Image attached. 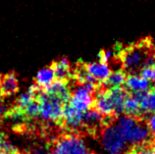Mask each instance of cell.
I'll use <instances>...</instances> for the list:
<instances>
[{"label":"cell","instance_id":"cell-23","mask_svg":"<svg viewBox=\"0 0 155 154\" xmlns=\"http://www.w3.org/2000/svg\"><path fill=\"white\" fill-rule=\"evenodd\" d=\"M115 57V52L113 50H105L102 51L101 53L99 54V59L101 62H104V63H108L110 61H112Z\"/></svg>","mask_w":155,"mask_h":154},{"label":"cell","instance_id":"cell-11","mask_svg":"<svg viewBox=\"0 0 155 154\" xmlns=\"http://www.w3.org/2000/svg\"><path fill=\"white\" fill-rule=\"evenodd\" d=\"M44 91L47 92L48 94L58 97L65 104L68 102L71 96L70 88L67 86V84L65 83V80H54L49 87L44 88Z\"/></svg>","mask_w":155,"mask_h":154},{"label":"cell","instance_id":"cell-19","mask_svg":"<svg viewBox=\"0 0 155 154\" xmlns=\"http://www.w3.org/2000/svg\"><path fill=\"white\" fill-rule=\"evenodd\" d=\"M126 78V74L122 71L111 72L108 78L104 80V86L109 90L114 87H121L125 84Z\"/></svg>","mask_w":155,"mask_h":154},{"label":"cell","instance_id":"cell-26","mask_svg":"<svg viewBox=\"0 0 155 154\" xmlns=\"http://www.w3.org/2000/svg\"><path fill=\"white\" fill-rule=\"evenodd\" d=\"M8 112V109H7V105L5 103V101H4V96L1 94V92H0V119L2 118V117L6 116Z\"/></svg>","mask_w":155,"mask_h":154},{"label":"cell","instance_id":"cell-31","mask_svg":"<svg viewBox=\"0 0 155 154\" xmlns=\"http://www.w3.org/2000/svg\"><path fill=\"white\" fill-rule=\"evenodd\" d=\"M152 151L155 154V140L153 141V143H152Z\"/></svg>","mask_w":155,"mask_h":154},{"label":"cell","instance_id":"cell-27","mask_svg":"<svg viewBox=\"0 0 155 154\" xmlns=\"http://www.w3.org/2000/svg\"><path fill=\"white\" fill-rule=\"evenodd\" d=\"M0 154H21V153H20L18 149L15 148L13 145H11L10 143H8L6 148L4 149V150Z\"/></svg>","mask_w":155,"mask_h":154},{"label":"cell","instance_id":"cell-6","mask_svg":"<svg viewBox=\"0 0 155 154\" xmlns=\"http://www.w3.org/2000/svg\"><path fill=\"white\" fill-rule=\"evenodd\" d=\"M93 103H94V99L92 97V93L85 90L83 84L75 87L68 101L69 105L83 113L91 109Z\"/></svg>","mask_w":155,"mask_h":154},{"label":"cell","instance_id":"cell-9","mask_svg":"<svg viewBox=\"0 0 155 154\" xmlns=\"http://www.w3.org/2000/svg\"><path fill=\"white\" fill-rule=\"evenodd\" d=\"M84 71L89 76H91L96 82H104L111 74V68L104 62H93L87 64L84 68Z\"/></svg>","mask_w":155,"mask_h":154},{"label":"cell","instance_id":"cell-13","mask_svg":"<svg viewBox=\"0 0 155 154\" xmlns=\"http://www.w3.org/2000/svg\"><path fill=\"white\" fill-rule=\"evenodd\" d=\"M19 84L15 74H7L0 78V92L3 96H9L18 91Z\"/></svg>","mask_w":155,"mask_h":154},{"label":"cell","instance_id":"cell-22","mask_svg":"<svg viewBox=\"0 0 155 154\" xmlns=\"http://www.w3.org/2000/svg\"><path fill=\"white\" fill-rule=\"evenodd\" d=\"M140 76L143 79L147 80L149 83H155V67L154 66H144L140 70Z\"/></svg>","mask_w":155,"mask_h":154},{"label":"cell","instance_id":"cell-3","mask_svg":"<svg viewBox=\"0 0 155 154\" xmlns=\"http://www.w3.org/2000/svg\"><path fill=\"white\" fill-rule=\"evenodd\" d=\"M100 143L106 153L122 154L127 149V141L115 125L106 126L100 133Z\"/></svg>","mask_w":155,"mask_h":154},{"label":"cell","instance_id":"cell-20","mask_svg":"<svg viewBox=\"0 0 155 154\" xmlns=\"http://www.w3.org/2000/svg\"><path fill=\"white\" fill-rule=\"evenodd\" d=\"M124 112L126 113V115L132 117H137L141 114L140 101L137 99V97L134 94L126 98L124 103Z\"/></svg>","mask_w":155,"mask_h":154},{"label":"cell","instance_id":"cell-29","mask_svg":"<svg viewBox=\"0 0 155 154\" xmlns=\"http://www.w3.org/2000/svg\"><path fill=\"white\" fill-rule=\"evenodd\" d=\"M31 154H47V149L44 146H35L31 150Z\"/></svg>","mask_w":155,"mask_h":154},{"label":"cell","instance_id":"cell-10","mask_svg":"<svg viewBox=\"0 0 155 154\" xmlns=\"http://www.w3.org/2000/svg\"><path fill=\"white\" fill-rule=\"evenodd\" d=\"M150 84L147 80L143 79L140 75L130 74L126 78L125 87L126 88L133 93L145 92L150 90Z\"/></svg>","mask_w":155,"mask_h":154},{"label":"cell","instance_id":"cell-17","mask_svg":"<svg viewBox=\"0 0 155 154\" xmlns=\"http://www.w3.org/2000/svg\"><path fill=\"white\" fill-rule=\"evenodd\" d=\"M6 117L9 118L11 124L14 126V128L16 129H23L24 125H25L27 123V121L28 120L26 117V115L24 114V112L16 107L12 108L11 110L8 111Z\"/></svg>","mask_w":155,"mask_h":154},{"label":"cell","instance_id":"cell-1","mask_svg":"<svg viewBox=\"0 0 155 154\" xmlns=\"http://www.w3.org/2000/svg\"><path fill=\"white\" fill-rule=\"evenodd\" d=\"M124 136L128 144L134 147L145 145L150 139V132L144 123L140 122L136 117L132 116H120L116 123L114 124Z\"/></svg>","mask_w":155,"mask_h":154},{"label":"cell","instance_id":"cell-4","mask_svg":"<svg viewBox=\"0 0 155 154\" xmlns=\"http://www.w3.org/2000/svg\"><path fill=\"white\" fill-rule=\"evenodd\" d=\"M53 154H89V148L83 137L70 133L55 141Z\"/></svg>","mask_w":155,"mask_h":154},{"label":"cell","instance_id":"cell-16","mask_svg":"<svg viewBox=\"0 0 155 154\" xmlns=\"http://www.w3.org/2000/svg\"><path fill=\"white\" fill-rule=\"evenodd\" d=\"M55 74L52 67L43 68L35 76V86L39 88H46L55 80Z\"/></svg>","mask_w":155,"mask_h":154},{"label":"cell","instance_id":"cell-8","mask_svg":"<svg viewBox=\"0 0 155 154\" xmlns=\"http://www.w3.org/2000/svg\"><path fill=\"white\" fill-rule=\"evenodd\" d=\"M95 109L102 116H114L115 115V106L109 95L108 90H101L96 94L94 103Z\"/></svg>","mask_w":155,"mask_h":154},{"label":"cell","instance_id":"cell-24","mask_svg":"<svg viewBox=\"0 0 155 154\" xmlns=\"http://www.w3.org/2000/svg\"><path fill=\"white\" fill-rule=\"evenodd\" d=\"M130 154H154V153L150 147L146 146V145H141V146L134 147V149L130 152Z\"/></svg>","mask_w":155,"mask_h":154},{"label":"cell","instance_id":"cell-14","mask_svg":"<svg viewBox=\"0 0 155 154\" xmlns=\"http://www.w3.org/2000/svg\"><path fill=\"white\" fill-rule=\"evenodd\" d=\"M108 92L115 106V115H121L124 113V103L128 97L127 91L122 87H114L108 90Z\"/></svg>","mask_w":155,"mask_h":154},{"label":"cell","instance_id":"cell-28","mask_svg":"<svg viewBox=\"0 0 155 154\" xmlns=\"http://www.w3.org/2000/svg\"><path fill=\"white\" fill-rule=\"evenodd\" d=\"M8 143H9L6 140V136H5V135H4V133L0 132V153L6 148Z\"/></svg>","mask_w":155,"mask_h":154},{"label":"cell","instance_id":"cell-15","mask_svg":"<svg viewBox=\"0 0 155 154\" xmlns=\"http://www.w3.org/2000/svg\"><path fill=\"white\" fill-rule=\"evenodd\" d=\"M103 123V116L96 109H88L83 114V126L88 129H96Z\"/></svg>","mask_w":155,"mask_h":154},{"label":"cell","instance_id":"cell-5","mask_svg":"<svg viewBox=\"0 0 155 154\" xmlns=\"http://www.w3.org/2000/svg\"><path fill=\"white\" fill-rule=\"evenodd\" d=\"M148 56L147 51L142 46L130 48L125 52L122 57L123 68L130 74H136V72L140 71V68L145 66Z\"/></svg>","mask_w":155,"mask_h":154},{"label":"cell","instance_id":"cell-25","mask_svg":"<svg viewBox=\"0 0 155 154\" xmlns=\"http://www.w3.org/2000/svg\"><path fill=\"white\" fill-rule=\"evenodd\" d=\"M145 125L147 126L150 133H152V135L155 136V113H151V115L147 118Z\"/></svg>","mask_w":155,"mask_h":154},{"label":"cell","instance_id":"cell-18","mask_svg":"<svg viewBox=\"0 0 155 154\" xmlns=\"http://www.w3.org/2000/svg\"><path fill=\"white\" fill-rule=\"evenodd\" d=\"M52 68L57 80H65L70 77V63L66 58H62L58 62L54 63Z\"/></svg>","mask_w":155,"mask_h":154},{"label":"cell","instance_id":"cell-30","mask_svg":"<svg viewBox=\"0 0 155 154\" xmlns=\"http://www.w3.org/2000/svg\"><path fill=\"white\" fill-rule=\"evenodd\" d=\"M152 58H153V66L155 67V49H154V52H153V56H152Z\"/></svg>","mask_w":155,"mask_h":154},{"label":"cell","instance_id":"cell-32","mask_svg":"<svg viewBox=\"0 0 155 154\" xmlns=\"http://www.w3.org/2000/svg\"><path fill=\"white\" fill-rule=\"evenodd\" d=\"M92 154H108L106 152H95V153H92Z\"/></svg>","mask_w":155,"mask_h":154},{"label":"cell","instance_id":"cell-21","mask_svg":"<svg viewBox=\"0 0 155 154\" xmlns=\"http://www.w3.org/2000/svg\"><path fill=\"white\" fill-rule=\"evenodd\" d=\"M23 112L28 119L36 118V117L39 115V103H38V99L32 100L31 102L24 109Z\"/></svg>","mask_w":155,"mask_h":154},{"label":"cell","instance_id":"cell-12","mask_svg":"<svg viewBox=\"0 0 155 154\" xmlns=\"http://www.w3.org/2000/svg\"><path fill=\"white\" fill-rule=\"evenodd\" d=\"M140 101L141 113H155V90L133 93Z\"/></svg>","mask_w":155,"mask_h":154},{"label":"cell","instance_id":"cell-2","mask_svg":"<svg viewBox=\"0 0 155 154\" xmlns=\"http://www.w3.org/2000/svg\"><path fill=\"white\" fill-rule=\"evenodd\" d=\"M36 98L39 103L38 116L42 120L45 122L55 123L62 119L65 103L60 98L41 90L38 93Z\"/></svg>","mask_w":155,"mask_h":154},{"label":"cell","instance_id":"cell-7","mask_svg":"<svg viewBox=\"0 0 155 154\" xmlns=\"http://www.w3.org/2000/svg\"><path fill=\"white\" fill-rule=\"evenodd\" d=\"M83 112L77 110L76 108L72 107L71 105L66 104L64 106L62 119L64 125L69 129L76 131L83 127Z\"/></svg>","mask_w":155,"mask_h":154}]
</instances>
